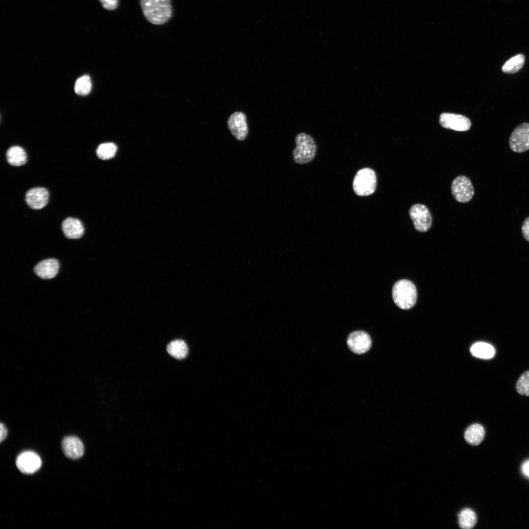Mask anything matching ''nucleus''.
I'll use <instances>...</instances> for the list:
<instances>
[{"label":"nucleus","mask_w":529,"mask_h":529,"mask_svg":"<svg viewBox=\"0 0 529 529\" xmlns=\"http://www.w3.org/2000/svg\"><path fill=\"white\" fill-rule=\"evenodd\" d=\"M441 125L446 128L457 131H465L471 127V121L467 117L458 114L443 113L439 118Z\"/></svg>","instance_id":"11"},{"label":"nucleus","mask_w":529,"mask_h":529,"mask_svg":"<svg viewBox=\"0 0 529 529\" xmlns=\"http://www.w3.org/2000/svg\"><path fill=\"white\" fill-rule=\"evenodd\" d=\"M451 192L454 198L461 203L470 201L475 193L470 180L463 175L458 176L454 179L451 184Z\"/></svg>","instance_id":"5"},{"label":"nucleus","mask_w":529,"mask_h":529,"mask_svg":"<svg viewBox=\"0 0 529 529\" xmlns=\"http://www.w3.org/2000/svg\"><path fill=\"white\" fill-rule=\"evenodd\" d=\"M167 350L170 355L177 359L185 358L188 353V347L182 340L170 342L167 347Z\"/></svg>","instance_id":"21"},{"label":"nucleus","mask_w":529,"mask_h":529,"mask_svg":"<svg viewBox=\"0 0 529 529\" xmlns=\"http://www.w3.org/2000/svg\"><path fill=\"white\" fill-rule=\"evenodd\" d=\"M470 352L473 356L482 359H491L495 354L494 348L491 345L483 342H478L473 344Z\"/></svg>","instance_id":"18"},{"label":"nucleus","mask_w":529,"mask_h":529,"mask_svg":"<svg viewBox=\"0 0 529 529\" xmlns=\"http://www.w3.org/2000/svg\"><path fill=\"white\" fill-rule=\"evenodd\" d=\"M16 464L18 469L23 473L30 474L38 470L42 462L40 457L32 451H24L17 457Z\"/></svg>","instance_id":"10"},{"label":"nucleus","mask_w":529,"mask_h":529,"mask_svg":"<svg viewBox=\"0 0 529 529\" xmlns=\"http://www.w3.org/2000/svg\"><path fill=\"white\" fill-rule=\"evenodd\" d=\"M377 187V176L371 168H364L359 170L353 181V189L358 196H366L373 194Z\"/></svg>","instance_id":"4"},{"label":"nucleus","mask_w":529,"mask_h":529,"mask_svg":"<svg viewBox=\"0 0 529 529\" xmlns=\"http://www.w3.org/2000/svg\"><path fill=\"white\" fill-rule=\"evenodd\" d=\"M347 343L349 348L353 352L361 354L369 350L371 347L372 341L367 333L362 331H357L349 335Z\"/></svg>","instance_id":"12"},{"label":"nucleus","mask_w":529,"mask_h":529,"mask_svg":"<svg viewBox=\"0 0 529 529\" xmlns=\"http://www.w3.org/2000/svg\"><path fill=\"white\" fill-rule=\"evenodd\" d=\"M103 7L108 10H114L118 6L119 0H99Z\"/></svg>","instance_id":"25"},{"label":"nucleus","mask_w":529,"mask_h":529,"mask_svg":"<svg viewBox=\"0 0 529 529\" xmlns=\"http://www.w3.org/2000/svg\"><path fill=\"white\" fill-rule=\"evenodd\" d=\"M485 435L483 427L479 424L470 426L464 433V438L467 443L472 445H477L482 442Z\"/></svg>","instance_id":"16"},{"label":"nucleus","mask_w":529,"mask_h":529,"mask_svg":"<svg viewBox=\"0 0 529 529\" xmlns=\"http://www.w3.org/2000/svg\"><path fill=\"white\" fill-rule=\"evenodd\" d=\"M60 264L55 258H48L40 261L33 268L34 273L43 280L54 278L59 274Z\"/></svg>","instance_id":"9"},{"label":"nucleus","mask_w":529,"mask_h":529,"mask_svg":"<svg viewBox=\"0 0 529 529\" xmlns=\"http://www.w3.org/2000/svg\"><path fill=\"white\" fill-rule=\"evenodd\" d=\"M49 193L45 188L36 187L28 190L25 195V200L28 206L35 210L44 208L47 204Z\"/></svg>","instance_id":"13"},{"label":"nucleus","mask_w":529,"mask_h":529,"mask_svg":"<svg viewBox=\"0 0 529 529\" xmlns=\"http://www.w3.org/2000/svg\"><path fill=\"white\" fill-rule=\"evenodd\" d=\"M6 156L7 162L14 166H22L27 161L25 151L22 147L18 145H13L8 148Z\"/></svg>","instance_id":"17"},{"label":"nucleus","mask_w":529,"mask_h":529,"mask_svg":"<svg viewBox=\"0 0 529 529\" xmlns=\"http://www.w3.org/2000/svg\"><path fill=\"white\" fill-rule=\"evenodd\" d=\"M117 150V147L112 143H105L100 144L96 150L98 157L101 160H108L113 158Z\"/></svg>","instance_id":"22"},{"label":"nucleus","mask_w":529,"mask_h":529,"mask_svg":"<svg viewBox=\"0 0 529 529\" xmlns=\"http://www.w3.org/2000/svg\"><path fill=\"white\" fill-rule=\"evenodd\" d=\"M509 145L510 149L517 153L529 149V123H522L514 128L509 139Z\"/></svg>","instance_id":"6"},{"label":"nucleus","mask_w":529,"mask_h":529,"mask_svg":"<svg viewBox=\"0 0 529 529\" xmlns=\"http://www.w3.org/2000/svg\"><path fill=\"white\" fill-rule=\"evenodd\" d=\"M62 229L64 236L70 239H80L84 233V228L81 221L78 219L71 217L63 220Z\"/></svg>","instance_id":"15"},{"label":"nucleus","mask_w":529,"mask_h":529,"mask_svg":"<svg viewBox=\"0 0 529 529\" xmlns=\"http://www.w3.org/2000/svg\"><path fill=\"white\" fill-rule=\"evenodd\" d=\"M140 5L144 17L152 24H166L172 17L171 0H140Z\"/></svg>","instance_id":"1"},{"label":"nucleus","mask_w":529,"mask_h":529,"mask_svg":"<svg viewBox=\"0 0 529 529\" xmlns=\"http://www.w3.org/2000/svg\"><path fill=\"white\" fill-rule=\"evenodd\" d=\"M458 525L463 529L473 528L477 522L476 513L470 508H464L458 514Z\"/></svg>","instance_id":"19"},{"label":"nucleus","mask_w":529,"mask_h":529,"mask_svg":"<svg viewBox=\"0 0 529 529\" xmlns=\"http://www.w3.org/2000/svg\"><path fill=\"white\" fill-rule=\"evenodd\" d=\"M296 147L293 150L294 161L299 164L311 162L315 157L317 147L313 138L305 133H300L295 138Z\"/></svg>","instance_id":"2"},{"label":"nucleus","mask_w":529,"mask_h":529,"mask_svg":"<svg viewBox=\"0 0 529 529\" xmlns=\"http://www.w3.org/2000/svg\"><path fill=\"white\" fill-rule=\"evenodd\" d=\"M91 87L92 83L90 76L84 75L76 80L74 85V91L77 95L85 96L90 93Z\"/></svg>","instance_id":"23"},{"label":"nucleus","mask_w":529,"mask_h":529,"mask_svg":"<svg viewBox=\"0 0 529 529\" xmlns=\"http://www.w3.org/2000/svg\"><path fill=\"white\" fill-rule=\"evenodd\" d=\"M522 233L525 239L529 242V216L523 221L522 226Z\"/></svg>","instance_id":"26"},{"label":"nucleus","mask_w":529,"mask_h":529,"mask_svg":"<svg viewBox=\"0 0 529 529\" xmlns=\"http://www.w3.org/2000/svg\"><path fill=\"white\" fill-rule=\"evenodd\" d=\"M516 388L522 395L529 396V371L524 372L518 380Z\"/></svg>","instance_id":"24"},{"label":"nucleus","mask_w":529,"mask_h":529,"mask_svg":"<svg viewBox=\"0 0 529 529\" xmlns=\"http://www.w3.org/2000/svg\"><path fill=\"white\" fill-rule=\"evenodd\" d=\"M394 303L400 308L408 310L415 304L416 289L414 284L409 280L403 279L396 282L392 289Z\"/></svg>","instance_id":"3"},{"label":"nucleus","mask_w":529,"mask_h":529,"mask_svg":"<svg viewBox=\"0 0 529 529\" xmlns=\"http://www.w3.org/2000/svg\"><path fill=\"white\" fill-rule=\"evenodd\" d=\"M524 473L529 477V460L524 463L522 467Z\"/></svg>","instance_id":"28"},{"label":"nucleus","mask_w":529,"mask_h":529,"mask_svg":"<svg viewBox=\"0 0 529 529\" xmlns=\"http://www.w3.org/2000/svg\"><path fill=\"white\" fill-rule=\"evenodd\" d=\"M0 441L1 442L5 439L7 434V430L6 427L2 423H0Z\"/></svg>","instance_id":"27"},{"label":"nucleus","mask_w":529,"mask_h":529,"mask_svg":"<svg viewBox=\"0 0 529 529\" xmlns=\"http://www.w3.org/2000/svg\"><path fill=\"white\" fill-rule=\"evenodd\" d=\"M409 215L415 229L418 231L425 232L431 227L432 217L425 205L421 204L413 205L409 209Z\"/></svg>","instance_id":"7"},{"label":"nucleus","mask_w":529,"mask_h":529,"mask_svg":"<svg viewBox=\"0 0 529 529\" xmlns=\"http://www.w3.org/2000/svg\"><path fill=\"white\" fill-rule=\"evenodd\" d=\"M228 127L232 135L238 141L244 140L248 133L246 117L242 112H236L230 116Z\"/></svg>","instance_id":"8"},{"label":"nucleus","mask_w":529,"mask_h":529,"mask_svg":"<svg viewBox=\"0 0 529 529\" xmlns=\"http://www.w3.org/2000/svg\"><path fill=\"white\" fill-rule=\"evenodd\" d=\"M525 62V57L523 54H517L505 63L502 67V71L508 74L516 73L522 68Z\"/></svg>","instance_id":"20"},{"label":"nucleus","mask_w":529,"mask_h":529,"mask_svg":"<svg viewBox=\"0 0 529 529\" xmlns=\"http://www.w3.org/2000/svg\"><path fill=\"white\" fill-rule=\"evenodd\" d=\"M62 448L65 455L73 459L81 457L84 452L83 443L80 439L74 436L65 437L62 442Z\"/></svg>","instance_id":"14"}]
</instances>
